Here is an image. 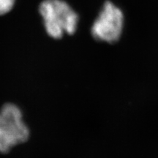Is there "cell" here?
Masks as SVG:
<instances>
[{
    "instance_id": "6da1fadb",
    "label": "cell",
    "mask_w": 158,
    "mask_h": 158,
    "mask_svg": "<svg viewBox=\"0 0 158 158\" xmlns=\"http://www.w3.org/2000/svg\"><path fill=\"white\" fill-rule=\"evenodd\" d=\"M47 33L54 38H60L64 33L72 35L78 22L77 13L62 0H45L40 6Z\"/></svg>"
},
{
    "instance_id": "7a4b0ae2",
    "label": "cell",
    "mask_w": 158,
    "mask_h": 158,
    "mask_svg": "<svg viewBox=\"0 0 158 158\" xmlns=\"http://www.w3.org/2000/svg\"><path fill=\"white\" fill-rule=\"evenodd\" d=\"M29 136L19 108L11 103L5 105L0 110V152H7L14 146L27 141Z\"/></svg>"
},
{
    "instance_id": "3957f363",
    "label": "cell",
    "mask_w": 158,
    "mask_h": 158,
    "mask_svg": "<svg viewBox=\"0 0 158 158\" xmlns=\"http://www.w3.org/2000/svg\"><path fill=\"white\" fill-rule=\"evenodd\" d=\"M124 26V15L121 10L111 2H106L92 25V36L99 41L108 43L117 42Z\"/></svg>"
},
{
    "instance_id": "277c9868",
    "label": "cell",
    "mask_w": 158,
    "mask_h": 158,
    "mask_svg": "<svg viewBox=\"0 0 158 158\" xmlns=\"http://www.w3.org/2000/svg\"><path fill=\"white\" fill-rule=\"evenodd\" d=\"M15 0H0V15L8 13L13 8Z\"/></svg>"
}]
</instances>
